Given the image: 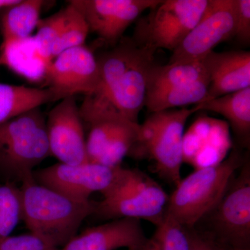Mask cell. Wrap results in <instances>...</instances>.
Returning a JSON list of instances; mask_svg holds the SVG:
<instances>
[{
    "label": "cell",
    "mask_w": 250,
    "mask_h": 250,
    "mask_svg": "<svg viewBox=\"0 0 250 250\" xmlns=\"http://www.w3.org/2000/svg\"><path fill=\"white\" fill-rule=\"evenodd\" d=\"M21 0H0V9H6L18 4Z\"/></svg>",
    "instance_id": "cell-31"
},
{
    "label": "cell",
    "mask_w": 250,
    "mask_h": 250,
    "mask_svg": "<svg viewBox=\"0 0 250 250\" xmlns=\"http://www.w3.org/2000/svg\"><path fill=\"white\" fill-rule=\"evenodd\" d=\"M141 125L129 122L108 143L96 164L118 167L125 156L130 154L140 139Z\"/></svg>",
    "instance_id": "cell-24"
},
{
    "label": "cell",
    "mask_w": 250,
    "mask_h": 250,
    "mask_svg": "<svg viewBox=\"0 0 250 250\" xmlns=\"http://www.w3.org/2000/svg\"><path fill=\"white\" fill-rule=\"evenodd\" d=\"M245 160L234 149L225 161L200 167L182 179L169 197L166 215L184 228H194L218 203Z\"/></svg>",
    "instance_id": "cell-2"
},
{
    "label": "cell",
    "mask_w": 250,
    "mask_h": 250,
    "mask_svg": "<svg viewBox=\"0 0 250 250\" xmlns=\"http://www.w3.org/2000/svg\"><path fill=\"white\" fill-rule=\"evenodd\" d=\"M43 4L41 0H21L4 9L1 20L3 42L30 37L40 21Z\"/></svg>",
    "instance_id": "cell-19"
},
{
    "label": "cell",
    "mask_w": 250,
    "mask_h": 250,
    "mask_svg": "<svg viewBox=\"0 0 250 250\" xmlns=\"http://www.w3.org/2000/svg\"><path fill=\"white\" fill-rule=\"evenodd\" d=\"M22 220L21 188L14 182L0 185V239L9 236Z\"/></svg>",
    "instance_id": "cell-25"
},
{
    "label": "cell",
    "mask_w": 250,
    "mask_h": 250,
    "mask_svg": "<svg viewBox=\"0 0 250 250\" xmlns=\"http://www.w3.org/2000/svg\"><path fill=\"white\" fill-rule=\"evenodd\" d=\"M46 127L51 155L68 165L89 162L85 128L75 96L62 99L52 108Z\"/></svg>",
    "instance_id": "cell-10"
},
{
    "label": "cell",
    "mask_w": 250,
    "mask_h": 250,
    "mask_svg": "<svg viewBox=\"0 0 250 250\" xmlns=\"http://www.w3.org/2000/svg\"><path fill=\"white\" fill-rule=\"evenodd\" d=\"M63 10V22L53 50V59L63 51L84 45L90 29L82 14L72 4Z\"/></svg>",
    "instance_id": "cell-23"
},
{
    "label": "cell",
    "mask_w": 250,
    "mask_h": 250,
    "mask_svg": "<svg viewBox=\"0 0 250 250\" xmlns=\"http://www.w3.org/2000/svg\"><path fill=\"white\" fill-rule=\"evenodd\" d=\"M247 159L218 203L194 227L222 244L250 247V164Z\"/></svg>",
    "instance_id": "cell-6"
},
{
    "label": "cell",
    "mask_w": 250,
    "mask_h": 250,
    "mask_svg": "<svg viewBox=\"0 0 250 250\" xmlns=\"http://www.w3.org/2000/svg\"><path fill=\"white\" fill-rule=\"evenodd\" d=\"M156 228L139 250H190L187 230L170 215H166L164 221Z\"/></svg>",
    "instance_id": "cell-22"
},
{
    "label": "cell",
    "mask_w": 250,
    "mask_h": 250,
    "mask_svg": "<svg viewBox=\"0 0 250 250\" xmlns=\"http://www.w3.org/2000/svg\"><path fill=\"white\" fill-rule=\"evenodd\" d=\"M190 244L189 250H218L216 243L195 228H185Z\"/></svg>",
    "instance_id": "cell-29"
},
{
    "label": "cell",
    "mask_w": 250,
    "mask_h": 250,
    "mask_svg": "<svg viewBox=\"0 0 250 250\" xmlns=\"http://www.w3.org/2000/svg\"><path fill=\"white\" fill-rule=\"evenodd\" d=\"M1 65L32 82L45 80L48 67L38 52L34 36L2 42L0 53Z\"/></svg>",
    "instance_id": "cell-18"
},
{
    "label": "cell",
    "mask_w": 250,
    "mask_h": 250,
    "mask_svg": "<svg viewBox=\"0 0 250 250\" xmlns=\"http://www.w3.org/2000/svg\"><path fill=\"white\" fill-rule=\"evenodd\" d=\"M214 241V240H213ZM218 246V250H250V247H234L222 244L215 241Z\"/></svg>",
    "instance_id": "cell-30"
},
{
    "label": "cell",
    "mask_w": 250,
    "mask_h": 250,
    "mask_svg": "<svg viewBox=\"0 0 250 250\" xmlns=\"http://www.w3.org/2000/svg\"><path fill=\"white\" fill-rule=\"evenodd\" d=\"M46 82L64 98L98 93L100 74L96 56L84 45L63 51L47 67Z\"/></svg>",
    "instance_id": "cell-12"
},
{
    "label": "cell",
    "mask_w": 250,
    "mask_h": 250,
    "mask_svg": "<svg viewBox=\"0 0 250 250\" xmlns=\"http://www.w3.org/2000/svg\"><path fill=\"white\" fill-rule=\"evenodd\" d=\"M121 166L108 167L96 163L79 165L54 164L34 172L36 183L80 202L90 201L95 192L107 190L119 174Z\"/></svg>",
    "instance_id": "cell-9"
},
{
    "label": "cell",
    "mask_w": 250,
    "mask_h": 250,
    "mask_svg": "<svg viewBox=\"0 0 250 250\" xmlns=\"http://www.w3.org/2000/svg\"><path fill=\"white\" fill-rule=\"evenodd\" d=\"M209 85L208 75L192 83L149 94L146 97V106L154 113L192 104H198L205 101Z\"/></svg>",
    "instance_id": "cell-21"
},
{
    "label": "cell",
    "mask_w": 250,
    "mask_h": 250,
    "mask_svg": "<svg viewBox=\"0 0 250 250\" xmlns=\"http://www.w3.org/2000/svg\"><path fill=\"white\" fill-rule=\"evenodd\" d=\"M146 239L141 220L120 218L87 229L60 250H139Z\"/></svg>",
    "instance_id": "cell-14"
},
{
    "label": "cell",
    "mask_w": 250,
    "mask_h": 250,
    "mask_svg": "<svg viewBox=\"0 0 250 250\" xmlns=\"http://www.w3.org/2000/svg\"><path fill=\"white\" fill-rule=\"evenodd\" d=\"M236 0H209L199 22L171 56L168 63L202 62L215 46L234 36Z\"/></svg>",
    "instance_id": "cell-8"
},
{
    "label": "cell",
    "mask_w": 250,
    "mask_h": 250,
    "mask_svg": "<svg viewBox=\"0 0 250 250\" xmlns=\"http://www.w3.org/2000/svg\"><path fill=\"white\" fill-rule=\"evenodd\" d=\"M159 0H71L68 1L84 18L90 31L115 45L130 24Z\"/></svg>",
    "instance_id": "cell-11"
},
{
    "label": "cell",
    "mask_w": 250,
    "mask_h": 250,
    "mask_svg": "<svg viewBox=\"0 0 250 250\" xmlns=\"http://www.w3.org/2000/svg\"><path fill=\"white\" fill-rule=\"evenodd\" d=\"M95 202L93 215L111 220L124 218L146 220L155 225L165 218L169 196L155 180L137 169L122 167L114 183Z\"/></svg>",
    "instance_id": "cell-4"
},
{
    "label": "cell",
    "mask_w": 250,
    "mask_h": 250,
    "mask_svg": "<svg viewBox=\"0 0 250 250\" xmlns=\"http://www.w3.org/2000/svg\"><path fill=\"white\" fill-rule=\"evenodd\" d=\"M21 190L22 220L28 229L57 249L76 236L83 220L95 211V202L75 201L34 179L22 184Z\"/></svg>",
    "instance_id": "cell-1"
},
{
    "label": "cell",
    "mask_w": 250,
    "mask_h": 250,
    "mask_svg": "<svg viewBox=\"0 0 250 250\" xmlns=\"http://www.w3.org/2000/svg\"><path fill=\"white\" fill-rule=\"evenodd\" d=\"M203 62L210 79L205 102L250 87V52L212 51Z\"/></svg>",
    "instance_id": "cell-15"
},
{
    "label": "cell",
    "mask_w": 250,
    "mask_h": 250,
    "mask_svg": "<svg viewBox=\"0 0 250 250\" xmlns=\"http://www.w3.org/2000/svg\"><path fill=\"white\" fill-rule=\"evenodd\" d=\"M41 107L0 124V172L8 182L34 180V169L50 156Z\"/></svg>",
    "instance_id": "cell-3"
},
{
    "label": "cell",
    "mask_w": 250,
    "mask_h": 250,
    "mask_svg": "<svg viewBox=\"0 0 250 250\" xmlns=\"http://www.w3.org/2000/svg\"><path fill=\"white\" fill-rule=\"evenodd\" d=\"M196 107L154 112L141 125L139 143L130 154L147 153L155 162L156 170L177 187L184 161V131Z\"/></svg>",
    "instance_id": "cell-5"
},
{
    "label": "cell",
    "mask_w": 250,
    "mask_h": 250,
    "mask_svg": "<svg viewBox=\"0 0 250 250\" xmlns=\"http://www.w3.org/2000/svg\"><path fill=\"white\" fill-rule=\"evenodd\" d=\"M155 52L141 45L139 54L131 65L118 77L106 93L102 95L122 116L133 123H139L140 113L146 106L148 77L151 68L155 65Z\"/></svg>",
    "instance_id": "cell-13"
},
{
    "label": "cell",
    "mask_w": 250,
    "mask_h": 250,
    "mask_svg": "<svg viewBox=\"0 0 250 250\" xmlns=\"http://www.w3.org/2000/svg\"><path fill=\"white\" fill-rule=\"evenodd\" d=\"M236 21L234 36L242 44L249 45L250 41V1L236 0Z\"/></svg>",
    "instance_id": "cell-28"
},
{
    "label": "cell",
    "mask_w": 250,
    "mask_h": 250,
    "mask_svg": "<svg viewBox=\"0 0 250 250\" xmlns=\"http://www.w3.org/2000/svg\"><path fill=\"white\" fill-rule=\"evenodd\" d=\"M63 18V10L62 9L48 18L40 19L36 27L37 32L34 39L38 52L48 66L53 61V50L58 41Z\"/></svg>",
    "instance_id": "cell-26"
},
{
    "label": "cell",
    "mask_w": 250,
    "mask_h": 250,
    "mask_svg": "<svg viewBox=\"0 0 250 250\" xmlns=\"http://www.w3.org/2000/svg\"><path fill=\"white\" fill-rule=\"evenodd\" d=\"M0 250H60L49 246L33 233L9 236L0 239Z\"/></svg>",
    "instance_id": "cell-27"
},
{
    "label": "cell",
    "mask_w": 250,
    "mask_h": 250,
    "mask_svg": "<svg viewBox=\"0 0 250 250\" xmlns=\"http://www.w3.org/2000/svg\"><path fill=\"white\" fill-rule=\"evenodd\" d=\"M209 0H165L150 9L138 25L133 39L156 52L174 49L200 21Z\"/></svg>",
    "instance_id": "cell-7"
},
{
    "label": "cell",
    "mask_w": 250,
    "mask_h": 250,
    "mask_svg": "<svg viewBox=\"0 0 250 250\" xmlns=\"http://www.w3.org/2000/svg\"><path fill=\"white\" fill-rule=\"evenodd\" d=\"M208 75L202 62H177L165 65H154L148 77L147 93H155L192 83Z\"/></svg>",
    "instance_id": "cell-20"
},
{
    "label": "cell",
    "mask_w": 250,
    "mask_h": 250,
    "mask_svg": "<svg viewBox=\"0 0 250 250\" xmlns=\"http://www.w3.org/2000/svg\"><path fill=\"white\" fill-rule=\"evenodd\" d=\"M65 98L51 88L0 83V124L34 108Z\"/></svg>",
    "instance_id": "cell-16"
},
{
    "label": "cell",
    "mask_w": 250,
    "mask_h": 250,
    "mask_svg": "<svg viewBox=\"0 0 250 250\" xmlns=\"http://www.w3.org/2000/svg\"><path fill=\"white\" fill-rule=\"evenodd\" d=\"M197 111H209L226 118L242 144L250 134V87L196 104Z\"/></svg>",
    "instance_id": "cell-17"
}]
</instances>
